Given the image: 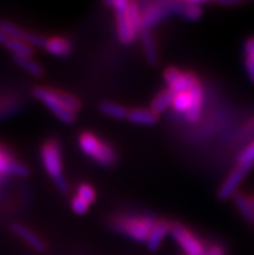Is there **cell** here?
Segmentation results:
<instances>
[{"mask_svg": "<svg viewBox=\"0 0 254 255\" xmlns=\"http://www.w3.org/2000/svg\"><path fill=\"white\" fill-rule=\"evenodd\" d=\"M43 166H44L47 174L53 179L56 187L65 193L68 192L69 185L66 179L62 175V161H61V150L60 144L56 140H48L45 141L40 150Z\"/></svg>", "mask_w": 254, "mask_h": 255, "instance_id": "obj_1", "label": "cell"}, {"mask_svg": "<svg viewBox=\"0 0 254 255\" xmlns=\"http://www.w3.org/2000/svg\"><path fill=\"white\" fill-rule=\"evenodd\" d=\"M79 148L82 152L97 162L99 165L113 166L116 163V153L106 142L91 132H83L79 136Z\"/></svg>", "mask_w": 254, "mask_h": 255, "instance_id": "obj_2", "label": "cell"}, {"mask_svg": "<svg viewBox=\"0 0 254 255\" xmlns=\"http://www.w3.org/2000/svg\"><path fill=\"white\" fill-rule=\"evenodd\" d=\"M157 220L151 217H130L116 220L113 227L117 232L122 233L138 243H147L149 233Z\"/></svg>", "mask_w": 254, "mask_h": 255, "instance_id": "obj_3", "label": "cell"}, {"mask_svg": "<svg viewBox=\"0 0 254 255\" xmlns=\"http://www.w3.org/2000/svg\"><path fill=\"white\" fill-rule=\"evenodd\" d=\"M31 94L36 100L44 104L62 123L71 125L75 122V114L62 105L61 101L56 96L55 90H49L47 87H35L31 91Z\"/></svg>", "mask_w": 254, "mask_h": 255, "instance_id": "obj_4", "label": "cell"}, {"mask_svg": "<svg viewBox=\"0 0 254 255\" xmlns=\"http://www.w3.org/2000/svg\"><path fill=\"white\" fill-rule=\"evenodd\" d=\"M170 235L175 243L180 246L186 255H205L206 249L203 243L197 239L188 228L179 223H174L171 226Z\"/></svg>", "mask_w": 254, "mask_h": 255, "instance_id": "obj_5", "label": "cell"}, {"mask_svg": "<svg viewBox=\"0 0 254 255\" xmlns=\"http://www.w3.org/2000/svg\"><path fill=\"white\" fill-rule=\"evenodd\" d=\"M253 167V165H238V167L234 168V171L229 175V178L226 179L225 183L221 185L218 191V197L223 201L234 198V196L238 193V188L242 185L245 176L249 174V171Z\"/></svg>", "mask_w": 254, "mask_h": 255, "instance_id": "obj_6", "label": "cell"}, {"mask_svg": "<svg viewBox=\"0 0 254 255\" xmlns=\"http://www.w3.org/2000/svg\"><path fill=\"white\" fill-rule=\"evenodd\" d=\"M0 29L5 32L6 35H8V38L22 40V42L27 43V44H30L31 47L44 48L45 38H43V36L39 35V34H35V32L23 30L22 27H19V26H17L16 23L10 22V21H0Z\"/></svg>", "mask_w": 254, "mask_h": 255, "instance_id": "obj_7", "label": "cell"}, {"mask_svg": "<svg viewBox=\"0 0 254 255\" xmlns=\"http://www.w3.org/2000/svg\"><path fill=\"white\" fill-rule=\"evenodd\" d=\"M170 14H173L171 0L170 1H158V3L148 6L143 12V29H152L153 26L161 22L162 19H165Z\"/></svg>", "mask_w": 254, "mask_h": 255, "instance_id": "obj_8", "label": "cell"}, {"mask_svg": "<svg viewBox=\"0 0 254 255\" xmlns=\"http://www.w3.org/2000/svg\"><path fill=\"white\" fill-rule=\"evenodd\" d=\"M127 6L114 8V10H116L117 34H118L119 42L123 43V44H131L134 39L136 38V34H138V31L134 29V26L130 22L129 16H127Z\"/></svg>", "mask_w": 254, "mask_h": 255, "instance_id": "obj_9", "label": "cell"}, {"mask_svg": "<svg viewBox=\"0 0 254 255\" xmlns=\"http://www.w3.org/2000/svg\"><path fill=\"white\" fill-rule=\"evenodd\" d=\"M29 168L13 157L9 150H6L3 145H0V174L14 175V176H27Z\"/></svg>", "mask_w": 254, "mask_h": 255, "instance_id": "obj_10", "label": "cell"}, {"mask_svg": "<svg viewBox=\"0 0 254 255\" xmlns=\"http://www.w3.org/2000/svg\"><path fill=\"white\" fill-rule=\"evenodd\" d=\"M12 232L18 236L19 239L23 240L27 245H30L34 250L39 253H43L47 250V244L42 237H39L32 230H30L29 227L23 226V224L16 223L10 227Z\"/></svg>", "mask_w": 254, "mask_h": 255, "instance_id": "obj_11", "label": "cell"}, {"mask_svg": "<svg viewBox=\"0 0 254 255\" xmlns=\"http://www.w3.org/2000/svg\"><path fill=\"white\" fill-rule=\"evenodd\" d=\"M171 226L173 224L168 220H157L156 224L152 228L151 233H149L148 240H147V248H148L151 252H156V250L160 249L162 241L166 237L168 233H170Z\"/></svg>", "mask_w": 254, "mask_h": 255, "instance_id": "obj_12", "label": "cell"}, {"mask_svg": "<svg viewBox=\"0 0 254 255\" xmlns=\"http://www.w3.org/2000/svg\"><path fill=\"white\" fill-rule=\"evenodd\" d=\"M171 10H173V14L183 17L188 21H197L203 16V8L197 4L171 1Z\"/></svg>", "mask_w": 254, "mask_h": 255, "instance_id": "obj_13", "label": "cell"}, {"mask_svg": "<svg viewBox=\"0 0 254 255\" xmlns=\"http://www.w3.org/2000/svg\"><path fill=\"white\" fill-rule=\"evenodd\" d=\"M191 96H192V105L190 110L186 113L187 120L190 122H196L201 116L203 112V104H204V88L200 83H197L192 90L190 91Z\"/></svg>", "mask_w": 254, "mask_h": 255, "instance_id": "obj_14", "label": "cell"}, {"mask_svg": "<svg viewBox=\"0 0 254 255\" xmlns=\"http://www.w3.org/2000/svg\"><path fill=\"white\" fill-rule=\"evenodd\" d=\"M44 49L49 55L58 56V57H66L71 53V45L69 40L65 38H58V36L45 39Z\"/></svg>", "mask_w": 254, "mask_h": 255, "instance_id": "obj_15", "label": "cell"}, {"mask_svg": "<svg viewBox=\"0 0 254 255\" xmlns=\"http://www.w3.org/2000/svg\"><path fill=\"white\" fill-rule=\"evenodd\" d=\"M127 120L140 126H153L158 122V114L151 109H132L129 112Z\"/></svg>", "mask_w": 254, "mask_h": 255, "instance_id": "obj_16", "label": "cell"}, {"mask_svg": "<svg viewBox=\"0 0 254 255\" xmlns=\"http://www.w3.org/2000/svg\"><path fill=\"white\" fill-rule=\"evenodd\" d=\"M142 43H143V49H144V55L147 61L151 65H157L158 64V52L157 47H156V42L153 35L151 34V30L143 29L142 32Z\"/></svg>", "mask_w": 254, "mask_h": 255, "instance_id": "obj_17", "label": "cell"}, {"mask_svg": "<svg viewBox=\"0 0 254 255\" xmlns=\"http://www.w3.org/2000/svg\"><path fill=\"white\" fill-rule=\"evenodd\" d=\"M234 201H235V206L238 207V210L240 211L243 218H244L249 224H254V211L253 206H252L251 197H247L244 193L238 192V193L234 196Z\"/></svg>", "mask_w": 254, "mask_h": 255, "instance_id": "obj_18", "label": "cell"}, {"mask_svg": "<svg viewBox=\"0 0 254 255\" xmlns=\"http://www.w3.org/2000/svg\"><path fill=\"white\" fill-rule=\"evenodd\" d=\"M197 83H199V79H197L196 74L187 71V73L182 74V77L171 87H169V90L173 91L175 95L183 94V92H190Z\"/></svg>", "mask_w": 254, "mask_h": 255, "instance_id": "obj_19", "label": "cell"}, {"mask_svg": "<svg viewBox=\"0 0 254 255\" xmlns=\"http://www.w3.org/2000/svg\"><path fill=\"white\" fill-rule=\"evenodd\" d=\"M174 99H175V94H174L171 90H165L161 91L157 96L153 99L151 104V110L152 112H155L156 114H161L162 112L168 109L169 107H173Z\"/></svg>", "mask_w": 254, "mask_h": 255, "instance_id": "obj_20", "label": "cell"}, {"mask_svg": "<svg viewBox=\"0 0 254 255\" xmlns=\"http://www.w3.org/2000/svg\"><path fill=\"white\" fill-rule=\"evenodd\" d=\"M6 49L12 52L13 56H19V57H31L34 55V47H31L27 43L18 40V39L9 38L4 44Z\"/></svg>", "mask_w": 254, "mask_h": 255, "instance_id": "obj_21", "label": "cell"}, {"mask_svg": "<svg viewBox=\"0 0 254 255\" xmlns=\"http://www.w3.org/2000/svg\"><path fill=\"white\" fill-rule=\"evenodd\" d=\"M100 112L114 120H127L129 117V110L125 107L116 103H110V101H104L100 104Z\"/></svg>", "mask_w": 254, "mask_h": 255, "instance_id": "obj_22", "label": "cell"}, {"mask_svg": "<svg viewBox=\"0 0 254 255\" xmlns=\"http://www.w3.org/2000/svg\"><path fill=\"white\" fill-rule=\"evenodd\" d=\"M13 61L17 66L25 70L26 73H29L30 75L39 78L44 74V70L40 65L36 61H34L31 57H19V56H13Z\"/></svg>", "mask_w": 254, "mask_h": 255, "instance_id": "obj_23", "label": "cell"}, {"mask_svg": "<svg viewBox=\"0 0 254 255\" xmlns=\"http://www.w3.org/2000/svg\"><path fill=\"white\" fill-rule=\"evenodd\" d=\"M56 96L58 97V100L61 101L62 105H64L66 109H69L70 112H73L74 114H77L79 110L82 109L81 101L78 100L77 97L73 96V95L68 94V92H64V91L55 90Z\"/></svg>", "mask_w": 254, "mask_h": 255, "instance_id": "obj_24", "label": "cell"}, {"mask_svg": "<svg viewBox=\"0 0 254 255\" xmlns=\"http://www.w3.org/2000/svg\"><path fill=\"white\" fill-rule=\"evenodd\" d=\"M127 16H129L130 22L134 26V29L138 32H142L143 30V12L139 8L138 3L135 1H130L127 6Z\"/></svg>", "mask_w": 254, "mask_h": 255, "instance_id": "obj_25", "label": "cell"}, {"mask_svg": "<svg viewBox=\"0 0 254 255\" xmlns=\"http://www.w3.org/2000/svg\"><path fill=\"white\" fill-rule=\"evenodd\" d=\"M191 105H192V96H191L190 92H183V94L175 95L173 108L174 110H177L178 113L186 114L190 110Z\"/></svg>", "mask_w": 254, "mask_h": 255, "instance_id": "obj_26", "label": "cell"}, {"mask_svg": "<svg viewBox=\"0 0 254 255\" xmlns=\"http://www.w3.org/2000/svg\"><path fill=\"white\" fill-rule=\"evenodd\" d=\"M238 165H253L254 166V141L251 142L238 157Z\"/></svg>", "mask_w": 254, "mask_h": 255, "instance_id": "obj_27", "label": "cell"}, {"mask_svg": "<svg viewBox=\"0 0 254 255\" xmlns=\"http://www.w3.org/2000/svg\"><path fill=\"white\" fill-rule=\"evenodd\" d=\"M77 196L81 197L82 200H84L88 204H92L95 201V197H96V193H95V189H93L91 185L88 184H81L77 189Z\"/></svg>", "mask_w": 254, "mask_h": 255, "instance_id": "obj_28", "label": "cell"}, {"mask_svg": "<svg viewBox=\"0 0 254 255\" xmlns=\"http://www.w3.org/2000/svg\"><path fill=\"white\" fill-rule=\"evenodd\" d=\"M182 74H183V73H182L179 69L170 66V68H168L164 71V79L169 87H171V86H173V84L175 83L180 77H182Z\"/></svg>", "mask_w": 254, "mask_h": 255, "instance_id": "obj_29", "label": "cell"}, {"mask_svg": "<svg viewBox=\"0 0 254 255\" xmlns=\"http://www.w3.org/2000/svg\"><path fill=\"white\" fill-rule=\"evenodd\" d=\"M88 207H90V204L86 202L84 200H82L81 197L75 196L73 200H71V209L78 215H84V214L88 211Z\"/></svg>", "mask_w": 254, "mask_h": 255, "instance_id": "obj_30", "label": "cell"}, {"mask_svg": "<svg viewBox=\"0 0 254 255\" xmlns=\"http://www.w3.org/2000/svg\"><path fill=\"white\" fill-rule=\"evenodd\" d=\"M244 55L245 61L254 62V36L247 39L244 44Z\"/></svg>", "mask_w": 254, "mask_h": 255, "instance_id": "obj_31", "label": "cell"}, {"mask_svg": "<svg viewBox=\"0 0 254 255\" xmlns=\"http://www.w3.org/2000/svg\"><path fill=\"white\" fill-rule=\"evenodd\" d=\"M205 255H226L225 249L221 248L218 245H210L208 249H206Z\"/></svg>", "mask_w": 254, "mask_h": 255, "instance_id": "obj_32", "label": "cell"}, {"mask_svg": "<svg viewBox=\"0 0 254 255\" xmlns=\"http://www.w3.org/2000/svg\"><path fill=\"white\" fill-rule=\"evenodd\" d=\"M213 1L221 5H240L243 3V0H213Z\"/></svg>", "mask_w": 254, "mask_h": 255, "instance_id": "obj_33", "label": "cell"}, {"mask_svg": "<svg viewBox=\"0 0 254 255\" xmlns=\"http://www.w3.org/2000/svg\"><path fill=\"white\" fill-rule=\"evenodd\" d=\"M171 1H182V3H188V4H204L208 3V1H213V0H171Z\"/></svg>", "mask_w": 254, "mask_h": 255, "instance_id": "obj_34", "label": "cell"}, {"mask_svg": "<svg viewBox=\"0 0 254 255\" xmlns=\"http://www.w3.org/2000/svg\"><path fill=\"white\" fill-rule=\"evenodd\" d=\"M8 39H9V38H8V35H6L5 32L3 31V30L0 29V44H3V45L5 44Z\"/></svg>", "mask_w": 254, "mask_h": 255, "instance_id": "obj_35", "label": "cell"}, {"mask_svg": "<svg viewBox=\"0 0 254 255\" xmlns=\"http://www.w3.org/2000/svg\"><path fill=\"white\" fill-rule=\"evenodd\" d=\"M104 1H105V4H106V5L113 6V4H114V1H116V0H104Z\"/></svg>", "mask_w": 254, "mask_h": 255, "instance_id": "obj_36", "label": "cell"}, {"mask_svg": "<svg viewBox=\"0 0 254 255\" xmlns=\"http://www.w3.org/2000/svg\"><path fill=\"white\" fill-rule=\"evenodd\" d=\"M251 202H252V206H253V211H254V197H251Z\"/></svg>", "mask_w": 254, "mask_h": 255, "instance_id": "obj_37", "label": "cell"}, {"mask_svg": "<svg viewBox=\"0 0 254 255\" xmlns=\"http://www.w3.org/2000/svg\"><path fill=\"white\" fill-rule=\"evenodd\" d=\"M243 1H244V0H243ZM251 1H254V0H251Z\"/></svg>", "mask_w": 254, "mask_h": 255, "instance_id": "obj_38", "label": "cell"}]
</instances>
